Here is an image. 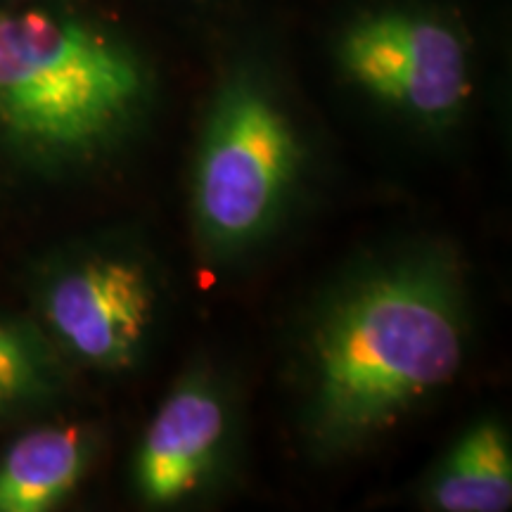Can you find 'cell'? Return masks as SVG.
I'll use <instances>...</instances> for the list:
<instances>
[{"label": "cell", "instance_id": "1", "mask_svg": "<svg viewBox=\"0 0 512 512\" xmlns=\"http://www.w3.org/2000/svg\"><path fill=\"white\" fill-rule=\"evenodd\" d=\"M465 302L446 256H403L328 306L311 342L309 430L328 453L394 427L465 356Z\"/></svg>", "mask_w": 512, "mask_h": 512}, {"label": "cell", "instance_id": "2", "mask_svg": "<svg viewBox=\"0 0 512 512\" xmlns=\"http://www.w3.org/2000/svg\"><path fill=\"white\" fill-rule=\"evenodd\" d=\"M147 105V69L112 31L55 5L0 8V143L38 162H93Z\"/></svg>", "mask_w": 512, "mask_h": 512}, {"label": "cell", "instance_id": "3", "mask_svg": "<svg viewBox=\"0 0 512 512\" xmlns=\"http://www.w3.org/2000/svg\"><path fill=\"white\" fill-rule=\"evenodd\" d=\"M302 143L290 117L259 83L233 81L204 126L192 221L214 256L245 252L271 233L302 171Z\"/></svg>", "mask_w": 512, "mask_h": 512}, {"label": "cell", "instance_id": "4", "mask_svg": "<svg viewBox=\"0 0 512 512\" xmlns=\"http://www.w3.org/2000/svg\"><path fill=\"white\" fill-rule=\"evenodd\" d=\"M339 60L351 81L422 124H446L470 93V57L453 27L418 12H380L347 31Z\"/></svg>", "mask_w": 512, "mask_h": 512}, {"label": "cell", "instance_id": "5", "mask_svg": "<svg viewBox=\"0 0 512 512\" xmlns=\"http://www.w3.org/2000/svg\"><path fill=\"white\" fill-rule=\"evenodd\" d=\"M43 311L69 354L100 370L133 366L157 316V283L136 256L95 254L64 268Z\"/></svg>", "mask_w": 512, "mask_h": 512}, {"label": "cell", "instance_id": "6", "mask_svg": "<svg viewBox=\"0 0 512 512\" xmlns=\"http://www.w3.org/2000/svg\"><path fill=\"white\" fill-rule=\"evenodd\" d=\"M228 403L209 377L192 375L166 396L133 463V484L150 505H174L207 482L228 439Z\"/></svg>", "mask_w": 512, "mask_h": 512}, {"label": "cell", "instance_id": "7", "mask_svg": "<svg viewBox=\"0 0 512 512\" xmlns=\"http://www.w3.org/2000/svg\"><path fill=\"white\" fill-rule=\"evenodd\" d=\"M91 441L72 425L22 434L0 458V512H46L62 503L91 463Z\"/></svg>", "mask_w": 512, "mask_h": 512}, {"label": "cell", "instance_id": "8", "mask_svg": "<svg viewBox=\"0 0 512 512\" xmlns=\"http://www.w3.org/2000/svg\"><path fill=\"white\" fill-rule=\"evenodd\" d=\"M430 508L503 512L512 503V451L496 420L477 422L456 441L427 484Z\"/></svg>", "mask_w": 512, "mask_h": 512}, {"label": "cell", "instance_id": "9", "mask_svg": "<svg viewBox=\"0 0 512 512\" xmlns=\"http://www.w3.org/2000/svg\"><path fill=\"white\" fill-rule=\"evenodd\" d=\"M41 387V361L19 332L0 325V403H12Z\"/></svg>", "mask_w": 512, "mask_h": 512}]
</instances>
